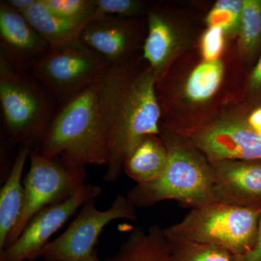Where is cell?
I'll return each mask as SVG.
<instances>
[{"instance_id": "cell-1", "label": "cell", "mask_w": 261, "mask_h": 261, "mask_svg": "<svg viewBox=\"0 0 261 261\" xmlns=\"http://www.w3.org/2000/svg\"><path fill=\"white\" fill-rule=\"evenodd\" d=\"M248 72L237 40L218 58L202 56L197 47L189 51L156 82L161 128L189 137L208 126L243 102Z\"/></svg>"}, {"instance_id": "cell-2", "label": "cell", "mask_w": 261, "mask_h": 261, "mask_svg": "<svg viewBox=\"0 0 261 261\" xmlns=\"http://www.w3.org/2000/svg\"><path fill=\"white\" fill-rule=\"evenodd\" d=\"M153 70L142 56L111 65L98 84L99 110L107 132L105 181L113 183L123 171L128 149L142 136L160 135L161 111Z\"/></svg>"}, {"instance_id": "cell-3", "label": "cell", "mask_w": 261, "mask_h": 261, "mask_svg": "<svg viewBox=\"0 0 261 261\" xmlns=\"http://www.w3.org/2000/svg\"><path fill=\"white\" fill-rule=\"evenodd\" d=\"M98 84L67 101L55 113L38 147L42 155L58 158L69 167L106 166L108 136L99 110Z\"/></svg>"}, {"instance_id": "cell-4", "label": "cell", "mask_w": 261, "mask_h": 261, "mask_svg": "<svg viewBox=\"0 0 261 261\" xmlns=\"http://www.w3.org/2000/svg\"><path fill=\"white\" fill-rule=\"evenodd\" d=\"M160 137L168 151L164 172L155 181L136 185L127 194L136 207L175 200L190 208L216 202L211 164L188 137L161 128Z\"/></svg>"}, {"instance_id": "cell-5", "label": "cell", "mask_w": 261, "mask_h": 261, "mask_svg": "<svg viewBox=\"0 0 261 261\" xmlns=\"http://www.w3.org/2000/svg\"><path fill=\"white\" fill-rule=\"evenodd\" d=\"M261 209L214 202L191 209L176 224L164 228L171 240L219 247L232 257L245 255L256 243Z\"/></svg>"}, {"instance_id": "cell-6", "label": "cell", "mask_w": 261, "mask_h": 261, "mask_svg": "<svg viewBox=\"0 0 261 261\" xmlns=\"http://www.w3.org/2000/svg\"><path fill=\"white\" fill-rule=\"evenodd\" d=\"M207 11L195 5L147 3V36L141 56L157 81L178 58L197 47Z\"/></svg>"}, {"instance_id": "cell-7", "label": "cell", "mask_w": 261, "mask_h": 261, "mask_svg": "<svg viewBox=\"0 0 261 261\" xmlns=\"http://www.w3.org/2000/svg\"><path fill=\"white\" fill-rule=\"evenodd\" d=\"M0 56V104L10 142L36 147L55 116L42 85Z\"/></svg>"}, {"instance_id": "cell-8", "label": "cell", "mask_w": 261, "mask_h": 261, "mask_svg": "<svg viewBox=\"0 0 261 261\" xmlns=\"http://www.w3.org/2000/svg\"><path fill=\"white\" fill-rule=\"evenodd\" d=\"M111 67L78 38L49 45L32 71L38 82L63 105L99 83Z\"/></svg>"}, {"instance_id": "cell-9", "label": "cell", "mask_w": 261, "mask_h": 261, "mask_svg": "<svg viewBox=\"0 0 261 261\" xmlns=\"http://www.w3.org/2000/svg\"><path fill=\"white\" fill-rule=\"evenodd\" d=\"M187 137L211 163L261 161V106L235 105L208 126Z\"/></svg>"}, {"instance_id": "cell-10", "label": "cell", "mask_w": 261, "mask_h": 261, "mask_svg": "<svg viewBox=\"0 0 261 261\" xmlns=\"http://www.w3.org/2000/svg\"><path fill=\"white\" fill-rule=\"evenodd\" d=\"M29 159L30 167L23 183V211L5 247L14 243L38 213L68 200L85 185L86 168L69 167L58 158L45 157L37 147L32 149Z\"/></svg>"}, {"instance_id": "cell-11", "label": "cell", "mask_w": 261, "mask_h": 261, "mask_svg": "<svg viewBox=\"0 0 261 261\" xmlns=\"http://www.w3.org/2000/svg\"><path fill=\"white\" fill-rule=\"evenodd\" d=\"M137 207L126 196L118 195L107 210L95 207V200L84 204L66 231L49 242L42 252L45 261H73L89 256L96 250L103 229L112 221L137 220Z\"/></svg>"}, {"instance_id": "cell-12", "label": "cell", "mask_w": 261, "mask_h": 261, "mask_svg": "<svg viewBox=\"0 0 261 261\" xmlns=\"http://www.w3.org/2000/svg\"><path fill=\"white\" fill-rule=\"evenodd\" d=\"M101 193V187L85 184L68 200L43 209L29 221L14 243L0 252V261H34L41 257L51 237L80 207L95 200Z\"/></svg>"}, {"instance_id": "cell-13", "label": "cell", "mask_w": 261, "mask_h": 261, "mask_svg": "<svg viewBox=\"0 0 261 261\" xmlns=\"http://www.w3.org/2000/svg\"><path fill=\"white\" fill-rule=\"evenodd\" d=\"M147 19L106 16L89 23L80 39L111 65L139 56L147 36Z\"/></svg>"}, {"instance_id": "cell-14", "label": "cell", "mask_w": 261, "mask_h": 261, "mask_svg": "<svg viewBox=\"0 0 261 261\" xmlns=\"http://www.w3.org/2000/svg\"><path fill=\"white\" fill-rule=\"evenodd\" d=\"M211 164L216 202L261 209V161L226 160Z\"/></svg>"}, {"instance_id": "cell-15", "label": "cell", "mask_w": 261, "mask_h": 261, "mask_svg": "<svg viewBox=\"0 0 261 261\" xmlns=\"http://www.w3.org/2000/svg\"><path fill=\"white\" fill-rule=\"evenodd\" d=\"M49 44L23 14L0 3V56L19 71L27 73L47 53Z\"/></svg>"}, {"instance_id": "cell-16", "label": "cell", "mask_w": 261, "mask_h": 261, "mask_svg": "<svg viewBox=\"0 0 261 261\" xmlns=\"http://www.w3.org/2000/svg\"><path fill=\"white\" fill-rule=\"evenodd\" d=\"M167 163V149L160 136L144 135L126 152L123 171L137 185L150 183L161 177Z\"/></svg>"}, {"instance_id": "cell-17", "label": "cell", "mask_w": 261, "mask_h": 261, "mask_svg": "<svg viewBox=\"0 0 261 261\" xmlns=\"http://www.w3.org/2000/svg\"><path fill=\"white\" fill-rule=\"evenodd\" d=\"M32 146L20 145L14 163L0 191V251L4 250L10 233L18 223L25 201L21 178Z\"/></svg>"}, {"instance_id": "cell-18", "label": "cell", "mask_w": 261, "mask_h": 261, "mask_svg": "<svg viewBox=\"0 0 261 261\" xmlns=\"http://www.w3.org/2000/svg\"><path fill=\"white\" fill-rule=\"evenodd\" d=\"M106 261H173V258L164 228L152 226L147 231L132 228L116 255Z\"/></svg>"}, {"instance_id": "cell-19", "label": "cell", "mask_w": 261, "mask_h": 261, "mask_svg": "<svg viewBox=\"0 0 261 261\" xmlns=\"http://www.w3.org/2000/svg\"><path fill=\"white\" fill-rule=\"evenodd\" d=\"M23 15L49 45L78 39L89 23L100 19L69 20L61 18L50 13L44 6L42 0H38Z\"/></svg>"}, {"instance_id": "cell-20", "label": "cell", "mask_w": 261, "mask_h": 261, "mask_svg": "<svg viewBox=\"0 0 261 261\" xmlns=\"http://www.w3.org/2000/svg\"><path fill=\"white\" fill-rule=\"evenodd\" d=\"M237 44L249 70L261 54V0H244Z\"/></svg>"}, {"instance_id": "cell-21", "label": "cell", "mask_w": 261, "mask_h": 261, "mask_svg": "<svg viewBox=\"0 0 261 261\" xmlns=\"http://www.w3.org/2000/svg\"><path fill=\"white\" fill-rule=\"evenodd\" d=\"M244 0H219L207 10L205 27H219L232 40H237L240 33Z\"/></svg>"}, {"instance_id": "cell-22", "label": "cell", "mask_w": 261, "mask_h": 261, "mask_svg": "<svg viewBox=\"0 0 261 261\" xmlns=\"http://www.w3.org/2000/svg\"><path fill=\"white\" fill-rule=\"evenodd\" d=\"M168 240L173 261H233L231 254L219 247L186 240Z\"/></svg>"}, {"instance_id": "cell-23", "label": "cell", "mask_w": 261, "mask_h": 261, "mask_svg": "<svg viewBox=\"0 0 261 261\" xmlns=\"http://www.w3.org/2000/svg\"><path fill=\"white\" fill-rule=\"evenodd\" d=\"M53 14L69 20L102 18L96 14L95 0H42Z\"/></svg>"}, {"instance_id": "cell-24", "label": "cell", "mask_w": 261, "mask_h": 261, "mask_svg": "<svg viewBox=\"0 0 261 261\" xmlns=\"http://www.w3.org/2000/svg\"><path fill=\"white\" fill-rule=\"evenodd\" d=\"M147 5L140 0H95L94 11L101 17L139 18L146 16Z\"/></svg>"}, {"instance_id": "cell-25", "label": "cell", "mask_w": 261, "mask_h": 261, "mask_svg": "<svg viewBox=\"0 0 261 261\" xmlns=\"http://www.w3.org/2000/svg\"><path fill=\"white\" fill-rule=\"evenodd\" d=\"M232 41L222 29L207 27L201 34L197 48L202 56L218 58L226 53Z\"/></svg>"}, {"instance_id": "cell-26", "label": "cell", "mask_w": 261, "mask_h": 261, "mask_svg": "<svg viewBox=\"0 0 261 261\" xmlns=\"http://www.w3.org/2000/svg\"><path fill=\"white\" fill-rule=\"evenodd\" d=\"M250 107L261 106V54L255 64L249 70L243 102Z\"/></svg>"}, {"instance_id": "cell-27", "label": "cell", "mask_w": 261, "mask_h": 261, "mask_svg": "<svg viewBox=\"0 0 261 261\" xmlns=\"http://www.w3.org/2000/svg\"><path fill=\"white\" fill-rule=\"evenodd\" d=\"M233 257V261H261V214L256 243L250 252L242 256Z\"/></svg>"}, {"instance_id": "cell-28", "label": "cell", "mask_w": 261, "mask_h": 261, "mask_svg": "<svg viewBox=\"0 0 261 261\" xmlns=\"http://www.w3.org/2000/svg\"><path fill=\"white\" fill-rule=\"evenodd\" d=\"M38 0H6L7 5L15 11L24 14L37 3Z\"/></svg>"}, {"instance_id": "cell-29", "label": "cell", "mask_w": 261, "mask_h": 261, "mask_svg": "<svg viewBox=\"0 0 261 261\" xmlns=\"http://www.w3.org/2000/svg\"><path fill=\"white\" fill-rule=\"evenodd\" d=\"M73 261H99V257H98L97 250H95L89 256L84 257V258L80 259V260Z\"/></svg>"}]
</instances>
